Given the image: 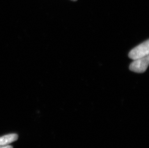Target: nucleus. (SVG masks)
<instances>
[{
    "instance_id": "obj_2",
    "label": "nucleus",
    "mask_w": 149,
    "mask_h": 148,
    "mask_svg": "<svg viewBox=\"0 0 149 148\" xmlns=\"http://www.w3.org/2000/svg\"><path fill=\"white\" fill-rule=\"evenodd\" d=\"M149 63V56L134 60L130 66V70L136 73H143L148 68Z\"/></svg>"
},
{
    "instance_id": "obj_3",
    "label": "nucleus",
    "mask_w": 149,
    "mask_h": 148,
    "mask_svg": "<svg viewBox=\"0 0 149 148\" xmlns=\"http://www.w3.org/2000/svg\"><path fill=\"white\" fill-rule=\"evenodd\" d=\"M18 136L17 134H7L0 137V145H8L11 143L16 141Z\"/></svg>"
},
{
    "instance_id": "obj_5",
    "label": "nucleus",
    "mask_w": 149,
    "mask_h": 148,
    "mask_svg": "<svg viewBox=\"0 0 149 148\" xmlns=\"http://www.w3.org/2000/svg\"><path fill=\"white\" fill-rule=\"evenodd\" d=\"M72 1H77V0H72Z\"/></svg>"
},
{
    "instance_id": "obj_1",
    "label": "nucleus",
    "mask_w": 149,
    "mask_h": 148,
    "mask_svg": "<svg viewBox=\"0 0 149 148\" xmlns=\"http://www.w3.org/2000/svg\"><path fill=\"white\" fill-rule=\"evenodd\" d=\"M149 41L147 40L134 48L129 53V57L133 60H136L149 55Z\"/></svg>"
},
{
    "instance_id": "obj_4",
    "label": "nucleus",
    "mask_w": 149,
    "mask_h": 148,
    "mask_svg": "<svg viewBox=\"0 0 149 148\" xmlns=\"http://www.w3.org/2000/svg\"><path fill=\"white\" fill-rule=\"evenodd\" d=\"M0 148H13L12 146L9 145H0Z\"/></svg>"
}]
</instances>
